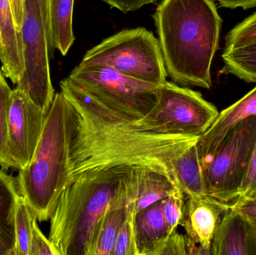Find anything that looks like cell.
<instances>
[{
    "label": "cell",
    "instance_id": "1",
    "mask_svg": "<svg viewBox=\"0 0 256 255\" xmlns=\"http://www.w3.org/2000/svg\"><path fill=\"white\" fill-rule=\"evenodd\" d=\"M60 88L72 108L68 184L87 172L127 167L160 172L182 190L174 165L200 136L149 128L110 109L68 77Z\"/></svg>",
    "mask_w": 256,
    "mask_h": 255
},
{
    "label": "cell",
    "instance_id": "2",
    "mask_svg": "<svg viewBox=\"0 0 256 255\" xmlns=\"http://www.w3.org/2000/svg\"><path fill=\"white\" fill-rule=\"evenodd\" d=\"M153 17L166 70L173 82L210 89L222 26L213 0H162Z\"/></svg>",
    "mask_w": 256,
    "mask_h": 255
},
{
    "label": "cell",
    "instance_id": "3",
    "mask_svg": "<svg viewBox=\"0 0 256 255\" xmlns=\"http://www.w3.org/2000/svg\"><path fill=\"white\" fill-rule=\"evenodd\" d=\"M130 169L87 172L64 188L50 219L49 240L58 255H87L94 228L104 214L126 205Z\"/></svg>",
    "mask_w": 256,
    "mask_h": 255
},
{
    "label": "cell",
    "instance_id": "4",
    "mask_svg": "<svg viewBox=\"0 0 256 255\" xmlns=\"http://www.w3.org/2000/svg\"><path fill=\"white\" fill-rule=\"evenodd\" d=\"M72 126V104L62 93H56L34 155L16 180L20 195L38 221L50 219L68 184Z\"/></svg>",
    "mask_w": 256,
    "mask_h": 255
},
{
    "label": "cell",
    "instance_id": "5",
    "mask_svg": "<svg viewBox=\"0 0 256 255\" xmlns=\"http://www.w3.org/2000/svg\"><path fill=\"white\" fill-rule=\"evenodd\" d=\"M80 64L108 66L130 77L155 85L166 81L159 40L153 33L140 27L105 39L88 50Z\"/></svg>",
    "mask_w": 256,
    "mask_h": 255
},
{
    "label": "cell",
    "instance_id": "6",
    "mask_svg": "<svg viewBox=\"0 0 256 255\" xmlns=\"http://www.w3.org/2000/svg\"><path fill=\"white\" fill-rule=\"evenodd\" d=\"M68 78L110 109L134 120L142 119L154 107L161 86L103 65L79 64Z\"/></svg>",
    "mask_w": 256,
    "mask_h": 255
},
{
    "label": "cell",
    "instance_id": "7",
    "mask_svg": "<svg viewBox=\"0 0 256 255\" xmlns=\"http://www.w3.org/2000/svg\"><path fill=\"white\" fill-rule=\"evenodd\" d=\"M21 35L25 70L15 88L24 91L46 115L56 94L50 66L54 49L45 0H24Z\"/></svg>",
    "mask_w": 256,
    "mask_h": 255
},
{
    "label": "cell",
    "instance_id": "8",
    "mask_svg": "<svg viewBox=\"0 0 256 255\" xmlns=\"http://www.w3.org/2000/svg\"><path fill=\"white\" fill-rule=\"evenodd\" d=\"M256 143V115L233 129L202 166L208 195L224 203L236 202Z\"/></svg>",
    "mask_w": 256,
    "mask_h": 255
},
{
    "label": "cell",
    "instance_id": "9",
    "mask_svg": "<svg viewBox=\"0 0 256 255\" xmlns=\"http://www.w3.org/2000/svg\"><path fill=\"white\" fill-rule=\"evenodd\" d=\"M218 115L216 106L201 93L166 81L154 107L138 121L160 133L200 136Z\"/></svg>",
    "mask_w": 256,
    "mask_h": 255
},
{
    "label": "cell",
    "instance_id": "10",
    "mask_svg": "<svg viewBox=\"0 0 256 255\" xmlns=\"http://www.w3.org/2000/svg\"><path fill=\"white\" fill-rule=\"evenodd\" d=\"M46 114L26 94L14 88L8 113V163L20 169L31 161L40 140Z\"/></svg>",
    "mask_w": 256,
    "mask_h": 255
},
{
    "label": "cell",
    "instance_id": "11",
    "mask_svg": "<svg viewBox=\"0 0 256 255\" xmlns=\"http://www.w3.org/2000/svg\"><path fill=\"white\" fill-rule=\"evenodd\" d=\"M230 204L209 195L186 196L180 226L198 249V255H212V244L216 229Z\"/></svg>",
    "mask_w": 256,
    "mask_h": 255
},
{
    "label": "cell",
    "instance_id": "12",
    "mask_svg": "<svg viewBox=\"0 0 256 255\" xmlns=\"http://www.w3.org/2000/svg\"><path fill=\"white\" fill-rule=\"evenodd\" d=\"M256 115V86L230 107L219 112L197 142L202 165L212 157L228 133L246 118Z\"/></svg>",
    "mask_w": 256,
    "mask_h": 255
},
{
    "label": "cell",
    "instance_id": "13",
    "mask_svg": "<svg viewBox=\"0 0 256 255\" xmlns=\"http://www.w3.org/2000/svg\"><path fill=\"white\" fill-rule=\"evenodd\" d=\"M0 61L6 77L16 85L25 66L22 35L15 25L10 0H0Z\"/></svg>",
    "mask_w": 256,
    "mask_h": 255
},
{
    "label": "cell",
    "instance_id": "14",
    "mask_svg": "<svg viewBox=\"0 0 256 255\" xmlns=\"http://www.w3.org/2000/svg\"><path fill=\"white\" fill-rule=\"evenodd\" d=\"M162 200L136 212L134 238L137 255H160L172 232L162 212Z\"/></svg>",
    "mask_w": 256,
    "mask_h": 255
},
{
    "label": "cell",
    "instance_id": "15",
    "mask_svg": "<svg viewBox=\"0 0 256 255\" xmlns=\"http://www.w3.org/2000/svg\"><path fill=\"white\" fill-rule=\"evenodd\" d=\"M212 255H255L248 221L231 204L215 232Z\"/></svg>",
    "mask_w": 256,
    "mask_h": 255
},
{
    "label": "cell",
    "instance_id": "16",
    "mask_svg": "<svg viewBox=\"0 0 256 255\" xmlns=\"http://www.w3.org/2000/svg\"><path fill=\"white\" fill-rule=\"evenodd\" d=\"M20 197L16 180L0 169V255H16L15 212Z\"/></svg>",
    "mask_w": 256,
    "mask_h": 255
},
{
    "label": "cell",
    "instance_id": "17",
    "mask_svg": "<svg viewBox=\"0 0 256 255\" xmlns=\"http://www.w3.org/2000/svg\"><path fill=\"white\" fill-rule=\"evenodd\" d=\"M74 0H50L49 25L52 49L67 55L75 40L73 30Z\"/></svg>",
    "mask_w": 256,
    "mask_h": 255
},
{
    "label": "cell",
    "instance_id": "18",
    "mask_svg": "<svg viewBox=\"0 0 256 255\" xmlns=\"http://www.w3.org/2000/svg\"><path fill=\"white\" fill-rule=\"evenodd\" d=\"M174 169L179 186L186 196L208 195L197 142L180 156L174 165Z\"/></svg>",
    "mask_w": 256,
    "mask_h": 255
},
{
    "label": "cell",
    "instance_id": "19",
    "mask_svg": "<svg viewBox=\"0 0 256 255\" xmlns=\"http://www.w3.org/2000/svg\"><path fill=\"white\" fill-rule=\"evenodd\" d=\"M126 217V205L108 210L94 228L87 255H112Z\"/></svg>",
    "mask_w": 256,
    "mask_h": 255
},
{
    "label": "cell",
    "instance_id": "20",
    "mask_svg": "<svg viewBox=\"0 0 256 255\" xmlns=\"http://www.w3.org/2000/svg\"><path fill=\"white\" fill-rule=\"evenodd\" d=\"M138 193L135 202V213L172 196L179 190L166 175L149 170L138 169Z\"/></svg>",
    "mask_w": 256,
    "mask_h": 255
},
{
    "label": "cell",
    "instance_id": "21",
    "mask_svg": "<svg viewBox=\"0 0 256 255\" xmlns=\"http://www.w3.org/2000/svg\"><path fill=\"white\" fill-rule=\"evenodd\" d=\"M220 73L232 74L248 82H256V42L225 48Z\"/></svg>",
    "mask_w": 256,
    "mask_h": 255
},
{
    "label": "cell",
    "instance_id": "22",
    "mask_svg": "<svg viewBox=\"0 0 256 255\" xmlns=\"http://www.w3.org/2000/svg\"><path fill=\"white\" fill-rule=\"evenodd\" d=\"M34 218L28 205L20 196L15 212L16 255H30Z\"/></svg>",
    "mask_w": 256,
    "mask_h": 255
},
{
    "label": "cell",
    "instance_id": "23",
    "mask_svg": "<svg viewBox=\"0 0 256 255\" xmlns=\"http://www.w3.org/2000/svg\"><path fill=\"white\" fill-rule=\"evenodd\" d=\"M0 67V166L8 169V113L12 89Z\"/></svg>",
    "mask_w": 256,
    "mask_h": 255
},
{
    "label": "cell",
    "instance_id": "24",
    "mask_svg": "<svg viewBox=\"0 0 256 255\" xmlns=\"http://www.w3.org/2000/svg\"><path fill=\"white\" fill-rule=\"evenodd\" d=\"M135 202L126 203V217L118 232L112 255H137L134 238V217Z\"/></svg>",
    "mask_w": 256,
    "mask_h": 255
},
{
    "label": "cell",
    "instance_id": "25",
    "mask_svg": "<svg viewBox=\"0 0 256 255\" xmlns=\"http://www.w3.org/2000/svg\"><path fill=\"white\" fill-rule=\"evenodd\" d=\"M256 42V12L238 24L226 36L225 48Z\"/></svg>",
    "mask_w": 256,
    "mask_h": 255
},
{
    "label": "cell",
    "instance_id": "26",
    "mask_svg": "<svg viewBox=\"0 0 256 255\" xmlns=\"http://www.w3.org/2000/svg\"><path fill=\"white\" fill-rule=\"evenodd\" d=\"M185 199L183 191H178L162 200V212L172 232L177 231L182 223Z\"/></svg>",
    "mask_w": 256,
    "mask_h": 255
},
{
    "label": "cell",
    "instance_id": "27",
    "mask_svg": "<svg viewBox=\"0 0 256 255\" xmlns=\"http://www.w3.org/2000/svg\"><path fill=\"white\" fill-rule=\"evenodd\" d=\"M198 255V251L186 235L176 231L170 235L161 250L160 255Z\"/></svg>",
    "mask_w": 256,
    "mask_h": 255
},
{
    "label": "cell",
    "instance_id": "28",
    "mask_svg": "<svg viewBox=\"0 0 256 255\" xmlns=\"http://www.w3.org/2000/svg\"><path fill=\"white\" fill-rule=\"evenodd\" d=\"M37 222V219L34 218L30 255H58L49 238H46L40 232Z\"/></svg>",
    "mask_w": 256,
    "mask_h": 255
},
{
    "label": "cell",
    "instance_id": "29",
    "mask_svg": "<svg viewBox=\"0 0 256 255\" xmlns=\"http://www.w3.org/2000/svg\"><path fill=\"white\" fill-rule=\"evenodd\" d=\"M256 196V143L244 181L236 202H242Z\"/></svg>",
    "mask_w": 256,
    "mask_h": 255
},
{
    "label": "cell",
    "instance_id": "30",
    "mask_svg": "<svg viewBox=\"0 0 256 255\" xmlns=\"http://www.w3.org/2000/svg\"><path fill=\"white\" fill-rule=\"evenodd\" d=\"M231 207L248 221L256 224V196L242 202H233L231 204Z\"/></svg>",
    "mask_w": 256,
    "mask_h": 255
},
{
    "label": "cell",
    "instance_id": "31",
    "mask_svg": "<svg viewBox=\"0 0 256 255\" xmlns=\"http://www.w3.org/2000/svg\"><path fill=\"white\" fill-rule=\"evenodd\" d=\"M111 7L118 8L123 13L135 11L146 4L154 3L156 0H102Z\"/></svg>",
    "mask_w": 256,
    "mask_h": 255
},
{
    "label": "cell",
    "instance_id": "32",
    "mask_svg": "<svg viewBox=\"0 0 256 255\" xmlns=\"http://www.w3.org/2000/svg\"><path fill=\"white\" fill-rule=\"evenodd\" d=\"M15 25L21 32L24 14V0H10Z\"/></svg>",
    "mask_w": 256,
    "mask_h": 255
},
{
    "label": "cell",
    "instance_id": "33",
    "mask_svg": "<svg viewBox=\"0 0 256 255\" xmlns=\"http://www.w3.org/2000/svg\"><path fill=\"white\" fill-rule=\"evenodd\" d=\"M222 7L228 8L242 7L244 9L250 8L256 6V0H218Z\"/></svg>",
    "mask_w": 256,
    "mask_h": 255
},
{
    "label": "cell",
    "instance_id": "34",
    "mask_svg": "<svg viewBox=\"0 0 256 255\" xmlns=\"http://www.w3.org/2000/svg\"><path fill=\"white\" fill-rule=\"evenodd\" d=\"M248 221V220H246ZM248 227H249L250 234L251 240L254 244L255 255H256V224L248 221Z\"/></svg>",
    "mask_w": 256,
    "mask_h": 255
},
{
    "label": "cell",
    "instance_id": "35",
    "mask_svg": "<svg viewBox=\"0 0 256 255\" xmlns=\"http://www.w3.org/2000/svg\"><path fill=\"white\" fill-rule=\"evenodd\" d=\"M50 1V0H45V3H46V13H48V22H49ZM49 27H50V25H49Z\"/></svg>",
    "mask_w": 256,
    "mask_h": 255
}]
</instances>
